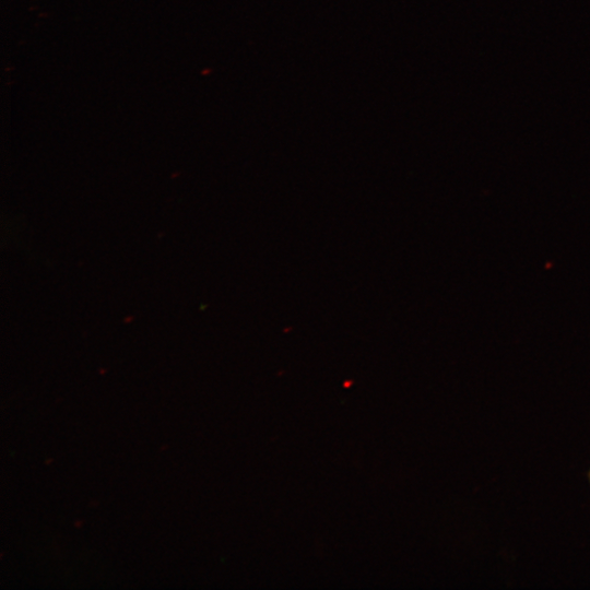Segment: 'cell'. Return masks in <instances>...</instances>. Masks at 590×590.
Listing matches in <instances>:
<instances>
[{"label":"cell","mask_w":590,"mask_h":590,"mask_svg":"<svg viewBox=\"0 0 590 590\" xmlns=\"http://www.w3.org/2000/svg\"><path fill=\"white\" fill-rule=\"evenodd\" d=\"M589 480H590V473H589Z\"/></svg>","instance_id":"1"}]
</instances>
